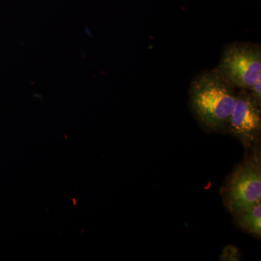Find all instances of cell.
Returning <instances> with one entry per match:
<instances>
[{"mask_svg": "<svg viewBox=\"0 0 261 261\" xmlns=\"http://www.w3.org/2000/svg\"><path fill=\"white\" fill-rule=\"evenodd\" d=\"M241 257V254L236 247L233 245H228L225 247L221 255V260L234 261L239 260Z\"/></svg>", "mask_w": 261, "mask_h": 261, "instance_id": "obj_6", "label": "cell"}, {"mask_svg": "<svg viewBox=\"0 0 261 261\" xmlns=\"http://www.w3.org/2000/svg\"><path fill=\"white\" fill-rule=\"evenodd\" d=\"M248 91L255 100L261 102V76L257 79L256 82Z\"/></svg>", "mask_w": 261, "mask_h": 261, "instance_id": "obj_7", "label": "cell"}, {"mask_svg": "<svg viewBox=\"0 0 261 261\" xmlns=\"http://www.w3.org/2000/svg\"><path fill=\"white\" fill-rule=\"evenodd\" d=\"M226 128L246 149L251 148L258 141L261 132L260 103L248 90H239Z\"/></svg>", "mask_w": 261, "mask_h": 261, "instance_id": "obj_4", "label": "cell"}, {"mask_svg": "<svg viewBox=\"0 0 261 261\" xmlns=\"http://www.w3.org/2000/svg\"><path fill=\"white\" fill-rule=\"evenodd\" d=\"M236 89L217 68L197 77L190 87V104L199 121L211 130L226 128L237 102Z\"/></svg>", "mask_w": 261, "mask_h": 261, "instance_id": "obj_1", "label": "cell"}, {"mask_svg": "<svg viewBox=\"0 0 261 261\" xmlns=\"http://www.w3.org/2000/svg\"><path fill=\"white\" fill-rule=\"evenodd\" d=\"M234 218L239 227L257 238H260L261 202L235 215Z\"/></svg>", "mask_w": 261, "mask_h": 261, "instance_id": "obj_5", "label": "cell"}, {"mask_svg": "<svg viewBox=\"0 0 261 261\" xmlns=\"http://www.w3.org/2000/svg\"><path fill=\"white\" fill-rule=\"evenodd\" d=\"M217 69L235 88L249 90L261 76L260 45L235 43L228 46Z\"/></svg>", "mask_w": 261, "mask_h": 261, "instance_id": "obj_3", "label": "cell"}, {"mask_svg": "<svg viewBox=\"0 0 261 261\" xmlns=\"http://www.w3.org/2000/svg\"><path fill=\"white\" fill-rule=\"evenodd\" d=\"M256 148L230 175L223 189L225 205L233 216L261 202L260 152Z\"/></svg>", "mask_w": 261, "mask_h": 261, "instance_id": "obj_2", "label": "cell"}]
</instances>
